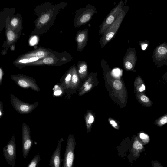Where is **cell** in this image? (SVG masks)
Here are the masks:
<instances>
[{"mask_svg": "<svg viewBox=\"0 0 167 167\" xmlns=\"http://www.w3.org/2000/svg\"><path fill=\"white\" fill-rule=\"evenodd\" d=\"M3 156L8 164L14 167L16 163L17 151L14 135L3 149Z\"/></svg>", "mask_w": 167, "mask_h": 167, "instance_id": "cell-2", "label": "cell"}, {"mask_svg": "<svg viewBox=\"0 0 167 167\" xmlns=\"http://www.w3.org/2000/svg\"><path fill=\"white\" fill-rule=\"evenodd\" d=\"M136 97L142 106L146 107H150L153 106V102L145 93L138 94Z\"/></svg>", "mask_w": 167, "mask_h": 167, "instance_id": "cell-8", "label": "cell"}, {"mask_svg": "<svg viewBox=\"0 0 167 167\" xmlns=\"http://www.w3.org/2000/svg\"><path fill=\"white\" fill-rule=\"evenodd\" d=\"M140 139L142 143L144 144H148L150 141V138L149 136L144 132H141L139 133Z\"/></svg>", "mask_w": 167, "mask_h": 167, "instance_id": "cell-13", "label": "cell"}, {"mask_svg": "<svg viewBox=\"0 0 167 167\" xmlns=\"http://www.w3.org/2000/svg\"><path fill=\"white\" fill-rule=\"evenodd\" d=\"M75 144L73 138L69 136L66 146L62 167H73Z\"/></svg>", "mask_w": 167, "mask_h": 167, "instance_id": "cell-3", "label": "cell"}, {"mask_svg": "<svg viewBox=\"0 0 167 167\" xmlns=\"http://www.w3.org/2000/svg\"><path fill=\"white\" fill-rule=\"evenodd\" d=\"M78 81V77L76 74L73 75L72 78V82L74 83H76Z\"/></svg>", "mask_w": 167, "mask_h": 167, "instance_id": "cell-30", "label": "cell"}, {"mask_svg": "<svg viewBox=\"0 0 167 167\" xmlns=\"http://www.w3.org/2000/svg\"><path fill=\"white\" fill-rule=\"evenodd\" d=\"M133 66H134V65L133 64L130 62L127 61L125 62V67L128 70H130L132 69L133 67Z\"/></svg>", "mask_w": 167, "mask_h": 167, "instance_id": "cell-22", "label": "cell"}, {"mask_svg": "<svg viewBox=\"0 0 167 167\" xmlns=\"http://www.w3.org/2000/svg\"><path fill=\"white\" fill-rule=\"evenodd\" d=\"M144 147L142 144L138 139L137 137L134 139L132 145V151L133 153V156L135 157H138L140 153L142 152Z\"/></svg>", "mask_w": 167, "mask_h": 167, "instance_id": "cell-7", "label": "cell"}, {"mask_svg": "<svg viewBox=\"0 0 167 167\" xmlns=\"http://www.w3.org/2000/svg\"><path fill=\"white\" fill-rule=\"evenodd\" d=\"M45 55L44 53L42 51H40L37 52L35 54V56L37 57L41 58L43 57Z\"/></svg>", "mask_w": 167, "mask_h": 167, "instance_id": "cell-26", "label": "cell"}, {"mask_svg": "<svg viewBox=\"0 0 167 167\" xmlns=\"http://www.w3.org/2000/svg\"><path fill=\"white\" fill-rule=\"evenodd\" d=\"M18 23V20L16 18L12 19L11 22V24L12 26L15 27Z\"/></svg>", "mask_w": 167, "mask_h": 167, "instance_id": "cell-29", "label": "cell"}, {"mask_svg": "<svg viewBox=\"0 0 167 167\" xmlns=\"http://www.w3.org/2000/svg\"><path fill=\"white\" fill-rule=\"evenodd\" d=\"M49 18V16L47 14H45L41 17L40 21L42 24H45L48 21Z\"/></svg>", "mask_w": 167, "mask_h": 167, "instance_id": "cell-16", "label": "cell"}, {"mask_svg": "<svg viewBox=\"0 0 167 167\" xmlns=\"http://www.w3.org/2000/svg\"><path fill=\"white\" fill-rule=\"evenodd\" d=\"M152 57L157 68L167 65V43H164L157 46L154 50Z\"/></svg>", "mask_w": 167, "mask_h": 167, "instance_id": "cell-1", "label": "cell"}, {"mask_svg": "<svg viewBox=\"0 0 167 167\" xmlns=\"http://www.w3.org/2000/svg\"><path fill=\"white\" fill-rule=\"evenodd\" d=\"M110 123L114 127L117 126V123L115 122L113 120L111 121Z\"/></svg>", "mask_w": 167, "mask_h": 167, "instance_id": "cell-37", "label": "cell"}, {"mask_svg": "<svg viewBox=\"0 0 167 167\" xmlns=\"http://www.w3.org/2000/svg\"><path fill=\"white\" fill-rule=\"evenodd\" d=\"M3 77V72L1 69H0V82L2 83Z\"/></svg>", "mask_w": 167, "mask_h": 167, "instance_id": "cell-36", "label": "cell"}, {"mask_svg": "<svg viewBox=\"0 0 167 167\" xmlns=\"http://www.w3.org/2000/svg\"><path fill=\"white\" fill-rule=\"evenodd\" d=\"M136 90L138 94L145 93L146 87L143 79L140 77H138L136 80Z\"/></svg>", "mask_w": 167, "mask_h": 167, "instance_id": "cell-9", "label": "cell"}, {"mask_svg": "<svg viewBox=\"0 0 167 167\" xmlns=\"http://www.w3.org/2000/svg\"><path fill=\"white\" fill-rule=\"evenodd\" d=\"M85 38V35L83 34H79L77 37V41L79 42H82Z\"/></svg>", "mask_w": 167, "mask_h": 167, "instance_id": "cell-27", "label": "cell"}, {"mask_svg": "<svg viewBox=\"0 0 167 167\" xmlns=\"http://www.w3.org/2000/svg\"><path fill=\"white\" fill-rule=\"evenodd\" d=\"M149 44V42L147 40L141 41L139 42V44L141 46V49L143 51H145L147 48Z\"/></svg>", "mask_w": 167, "mask_h": 167, "instance_id": "cell-15", "label": "cell"}, {"mask_svg": "<svg viewBox=\"0 0 167 167\" xmlns=\"http://www.w3.org/2000/svg\"><path fill=\"white\" fill-rule=\"evenodd\" d=\"M39 59V58L38 57H33L30 58L29 60V62H32L36 61Z\"/></svg>", "mask_w": 167, "mask_h": 167, "instance_id": "cell-33", "label": "cell"}, {"mask_svg": "<svg viewBox=\"0 0 167 167\" xmlns=\"http://www.w3.org/2000/svg\"><path fill=\"white\" fill-rule=\"evenodd\" d=\"M162 78L167 83V72L164 74L163 76L162 77Z\"/></svg>", "mask_w": 167, "mask_h": 167, "instance_id": "cell-34", "label": "cell"}, {"mask_svg": "<svg viewBox=\"0 0 167 167\" xmlns=\"http://www.w3.org/2000/svg\"><path fill=\"white\" fill-rule=\"evenodd\" d=\"M32 144L30 130L27 126L24 125L22 130V152L24 159L27 158L30 153Z\"/></svg>", "mask_w": 167, "mask_h": 167, "instance_id": "cell-4", "label": "cell"}, {"mask_svg": "<svg viewBox=\"0 0 167 167\" xmlns=\"http://www.w3.org/2000/svg\"><path fill=\"white\" fill-rule=\"evenodd\" d=\"M54 60L53 58L51 57L46 58L43 60V62L44 64H51L53 63Z\"/></svg>", "mask_w": 167, "mask_h": 167, "instance_id": "cell-20", "label": "cell"}, {"mask_svg": "<svg viewBox=\"0 0 167 167\" xmlns=\"http://www.w3.org/2000/svg\"><path fill=\"white\" fill-rule=\"evenodd\" d=\"M89 85L88 82H86L84 85V87H87Z\"/></svg>", "mask_w": 167, "mask_h": 167, "instance_id": "cell-39", "label": "cell"}, {"mask_svg": "<svg viewBox=\"0 0 167 167\" xmlns=\"http://www.w3.org/2000/svg\"><path fill=\"white\" fill-rule=\"evenodd\" d=\"M119 74V70H116L115 72V74L116 75H118Z\"/></svg>", "mask_w": 167, "mask_h": 167, "instance_id": "cell-40", "label": "cell"}, {"mask_svg": "<svg viewBox=\"0 0 167 167\" xmlns=\"http://www.w3.org/2000/svg\"><path fill=\"white\" fill-rule=\"evenodd\" d=\"M154 124L159 127H161L167 123V114L158 118L154 123Z\"/></svg>", "mask_w": 167, "mask_h": 167, "instance_id": "cell-11", "label": "cell"}, {"mask_svg": "<svg viewBox=\"0 0 167 167\" xmlns=\"http://www.w3.org/2000/svg\"><path fill=\"white\" fill-rule=\"evenodd\" d=\"M114 33L113 32H110L108 33L106 36V40L107 41L110 40L113 37Z\"/></svg>", "mask_w": 167, "mask_h": 167, "instance_id": "cell-25", "label": "cell"}, {"mask_svg": "<svg viewBox=\"0 0 167 167\" xmlns=\"http://www.w3.org/2000/svg\"><path fill=\"white\" fill-rule=\"evenodd\" d=\"M114 17L111 15L108 16L106 20V23L107 24H110L114 21Z\"/></svg>", "mask_w": 167, "mask_h": 167, "instance_id": "cell-23", "label": "cell"}, {"mask_svg": "<svg viewBox=\"0 0 167 167\" xmlns=\"http://www.w3.org/2000/svg\"><path fill=\"white\" fill-rule=\"evenodd\" d=\"M14 103V106L16 109L21 113H28L31 111L33 106L28 104L19 101V100L15 99L12 101Z\"/></svg>", "mask_w": 167, "mask_h": 167, "instance_id": "cell-6", "label": "cell"}, {"mask_svg": "<svg viewBox=\"0 0 167 167\" xmlns=\"http://www.w3.org/2000/svg\"><path fill=\"white\" fill-rule=\"evenodd\" d=\"M71 78V76L70 74L67 75L65 79L66 82L68 83L69 82Z\"/></svg>", "mask_w": 167, "mask_h": 167, "instance_id": "cell-31", "label": "cell"}, {"mask_svg": "<svg viewBox=\"0 0 167 167\" xmlns=\"http://www.w3.org/2000/svg\"><path fill=\"white\" fill-rule=\"evenodd\" d=\"M62 93L61 90L58 86L56 85L54 87V94L56 96L60 95Z\"/></svg>", "mask_w": 167, "mask_h": 167, "instance_id": "cell-17", "label": "cell"}, {"mask_svg": "<svg viewBox=\"0 0 167 167\" xmlns=\"http://www.w3.org/2000/svg\"><path fill=\"white\" fill-rule=\"evenodd\" d=\"M40 160L41 157L39 154H37L32 159L27 167H38Z\"/></svg>", "mask_w": 167, "mask_h": 167, "instance_id": "cell-12", "label": "cell"}, {"mask_svg": "<svg viewBox=\"0 0 167 167\" xmlns=\"http://www.w3.org/2000/svg\"><path fill=\"white\" fill-rule=\"evenodd\" d=\"M94 119L93 116H91L89 118V120H88V123L89 124H91L92 123L94 122Z\"/></svg>", "mask_w": 167, "mask_h": 167, "instance_id": "cell-32", "label": "cell"}, {"mask_svg": "<svg viewBox=\"0 0 167 167\" xmlns=\"http://www.w3.org/2000/svg\"><path fill=\"white\" fill-rule=\"evenodd\" d=\"M90 15L88 14H87L83 15L81 18L80 21L82 23H85L88 21L90 19Z\"/></svg>", "mask_w": 167, "mask_h": 167, "instance_id": "cell-19", "label": "cell"}, {"mask_svg": "<svg viewBox=\"0 0 167 167\" xmlns=\"http://www.w3.org/2000/svg\"><path fill=\"white\" fill-rule=\"evenodd\" d=\"M152 167H164L160 163L157 161H152Z\"/></svg>", "mask_w": 167, "mask_h": 167, "instance_id": "cell-21", "label": "cell"}, {"mask_svg": "<svg viewBox=\"0 0 167 167\" xmlns=\"http://www.w3.org/2000/svg\"><path fill=\"white\" fill-rule=\"evenodd\" d=\"M7 38L9 41H13L15 38L14 33L11 31H8L7 34Z\"/></svg>", "mask_w": 167, "mask_h": 167, "instance_id": "cell-18", "label": "cell"}, {"mask_svg": "<svg viewBox=\"0 0 167 167\" xmlns=\"http://www.w3.org/2000/svg\"><path fill=\"white\" fill-rule=\"evenodd\" d=\"M87 69V66L86 65L82 66L80 67V69L79 70V73H81L86 71Z\"/></svg>", "mask_w": 167, "mask_h": 167, "instance_id": "cell-28", "label": "cell"}, {"mask_svg": "<svg viewBox=\"0 0 167 167\" xmlns=\"http://www.w3.org/2000/svg\"><path fill=\"white\" fill-rule=\"evenodd\" d=\"M37 42V38L36 36L32 38L30 41V44L31 46H34L35 45Z\"/></svg>", "mask_w": 167, "mask_h": 167, "instance_id": "cell-24", "label": "cell"}, {"mask_svg": "<svg viewBox=\"0 0 167 167\" xmlns=\"http://www.w3.org/2000/svg\"><path fill=\"white\" fill-rule=\"evenodd\" d=\"M113 86L115 89L118 90H120L122 88V83L118 80H116L113 82Z\"/></svg>", "mask_w": 167, "mask_h": 167, "instance_id": "cell-14", "label": "cell"}, {"mask_svg": "<svg viewBox=\"0 0 167 167\" xmlns=\"http://www.w3.org/2000/svg\"><path fill=\"white\" fill-rule=\"evenodd\" d=\"M29 61L28 59H24L21 60L19 61V62L21 63H26Z\"/></svg>", "mask_w": 167, "mask_h": 167, "instance_id": "cell-38", "label": "cell"}, {"mask_svg": "<svg viewBox=\"0 0 167 167\" xmlns=\"http://www.w3.org/2000/svg\"><path fill=\"white\" fill-rule=\"evenodd\" d=\"M63 141V139H61L58 142L56 149L53 153L50 161V167H61V144L62 142Z\"/></svg>", "mask_w": 167, "mask_h": 167, "instance_id": "cell-5", "label": "cell"}, {"mask_svg": "<svg viewBox=\"0 0 167 167\" xmlns=\"http://www.w3.org/2000/svg\"><path fill=\"white\" fill-rule=\"evenodd\" d=\"M16 82L19 86L23 88H26L32 87L37 90V87H34L35 85L33 81H29L25 79H21Z\"/></svg>", "mask_w": 167, "mask_h": 167, "instance_id": "cell-10", "label": "cell"}, {"mask_svg": "<svg viewBox=\"0 0 167 167\" xmlns=\"http://www.w3.org/2000/svg\"><path fill=\"white\" fill-rule=\"evenodd\" d=\"M92 85L90 84L87 87H85V88L84 89V90L85 91H88L91 89V87H92Z\"/></svg>", "mask_w": 167, "mask_h": 167, "instance_id": "cell-35", "label": "cell"}]
</instances>
